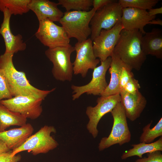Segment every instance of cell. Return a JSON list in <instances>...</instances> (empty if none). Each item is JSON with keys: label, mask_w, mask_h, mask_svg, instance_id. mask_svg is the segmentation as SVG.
Masks as SVG:
<instances>
[{"label": "cell", "mask_w": 162, "mask_h": 162, "mask_svg": "<svg viewBox=\"0 0 162 162\" xmlns=\"http://www.w3.org/2000/svg\"><path fill=\"white\" fill-rule=\"evenodd\" d=\"M148 24L158 25L162 26V20L160 19L157 20L153 19L150 21Z\"/></svg>", "instance_id": "35"}, {"label": "cell", "mask_w": 162, "mask_h": 162, "mask_svg": "<svg viewBox=\"0 0 162 162\" xmlns=\"http://www.w3.org/2000/svg\"><path fill=\"white\" fill-rule=\"evenodd\" d=\"M112 61L109 72L111 75L109 83L100 96H106L119 94V81L123 62L118 57L112 54Z\"/></svg>", "instance_id": "20"}, {"label": "cell", "mask_w": 162, "mask_h": 162, "mask_svg": "<svg viewBox=\"0 0 162 162\" xmlns=\"http://www.w3.org/2000/svg\"><path fill=\"white\" fill-rule=\"evenodd\" d=\"M147 154V157L140 158L135 162H162V154L160 151H157Z\"/></svg>", "instance_id": "29"}, {"label": "cell", "mask_w": 162, "mask_h": 162, "mask_svg": "<svg viewBox=\"0 0 162 162\" xmlns=\"http://www.w3.org/2000/svg\"><path fill=\"white\" fill-rule=\"evenodd\" d=\"M148 14L151 16H156L158 14H162V7L156 8H152L148 11Z\"/></svg>", "instance_id": "33"}, {"label": "cell", "mask_w": 162, "mask_h": 162, "mask_svg": "<svg viewBox=\"0 0 162 162\" xmlns=\"http://www.w3.org/2000/svg\"><path fill=\"white\" fill-rule=\"evenodd\" d=\"M140 88L138 81L133 77L127 83L122 91L129 94H134L139 91Z\"/></svg>", "instance_id": "30"}, {"label": "cell", "mask_w": 162, "mask_h": 162, "mask_svg": "<svg viewBox=\"0 0 162 162\" xmlns=\"http://www.w3.org/2000/svg\"><path fill=\"white\" fill-rule=\"evenodd\" d=\"M74 51V46L70 44L67 46L48 48L45 51L46 57L53 64L52 73L56 80L62 82L72 80L73 65L70 56Z\"/></svg>", "instance_id": "6"}, {"label": "cell", "mask_w": 162, "mask_h": 162, "mask_svg": "<svg viewBox=\"0 0 162 162\" xmlns=\"http://www.w3.org/2000/svg\"><path fill=\"white\" fill-rule=\"evenodd\" d=\"M31 0H0V10H7L12 15H22L29 10V4Z\"/></svg>", "instance_id": "23"}, {"label": "cell", "mask_w": 162, "mask_h": 162, "mask_svg": "<svg viewBox=\"0 0 162 162\" xmlns=\"http://www.w3.org/2000/svg\"><path fill=\"white\" fill-rule=\"evenodd\" d=\"M110 112L113 119L112 127L108 136L103 137L100 140L98 147L100 151L115 144H118L121 146L128 143L131 140V134L128 126L127 117L120 102Z\"/></svg>", "instance_id": "4"}, {"label": "cell", "mask_w": 162, "mask_h": 162, "mask_svg": "<svg viewBox=\"0 0 162 162\" xmlns=\"http://www.w3.org/2000/svg\"><path fill=\"white\" fill-rule=\"evenodd\" d=\"M56 132L54 127L44 125L35 134L32 135L20 146L12 150V156L26 151L36 155L40 154H46L55 149L59 144L51 134Z\"/></svg>", "instance_id": "5"}, {"label": "cell", "mask_w": 162, "mask_h": 162, "mask_svg": "<svg viewBox=\"0 0 162 162\" xmlns=\"http://www.w3.org/2000/svg\"><path fill=\"white\" fill-rule=\"evenodd\" d=\"M44 99L33 95H21L2 100L0 103L9 110L18 113L27 119L34 120L42 112L41 104Z\"/></svg>", "instance_id": "8"}, {"label": "cell", "mask_w": 162, "mask_h": 162, "mask_svg": "<svg viewBox=\"0 0 162 162\" xmlns=\"http://www.w3.org/2000/svg\"><path fill=\"white\" fill-rule=\"evenodd\" d=\"M111 61V57H108L104 61H101L100 65L93 69L92 79L88 84L81 86L71 85V88L74 94L72 96L73 100L78 98L85 93L87 94L100 95L108 85L106 75Z\"/></svg>", "instance_id": "9"}, {"label": "cell", "mask_w": 162, "mask_h": 162, "mask_svg": "<svg viewBox=\"0 0 162 162\" xmlns=\"http://www.w3.org/2000/svg\"><path fill=\"white\" fill-rule=\"evenodd\" d=\"M34 128L29 123L16 128L0 132V139L11 150L22 145L33 133Z\"/></svg>", "instance_id": "18"}, {"label": "cell", "mask_w": 162, "mask_h": 162, "mask_svg": "<svg viewBox=\"0 0 162 162\" xmlns=\"http://www.w3.org/2000/svg\"><path fill=\"white\" fill-rule=\"evenodd\" d=\"M124 29L121 21L110 30L102 29L92 41L93 49L95 57L100 61L112 56L114 48Z\"/></svg>", "instance_id": "12"}, {"label": "cell", "mask_w": 162, "mask_h": 162, "mask_svg": "<svg viewBox=\"0 0 162 162\" xmlns=\"http://www.w3.org/2000/svg\"><path fill=\"white\" fill-rule=\"evenodd\" d=\"M57 3L48 0H31L28 7L36 15L38 21L45 19L58 22L64 13L58 7Z\"/></svg>", "instance_id": "17"}, {"label": "cell", "mask_w": 162, "mask_h": 162, "mask_svg": "<svg viewBox=\"0 0 162 162\" xmlns=\"http://www.w3.org/2000/svg\"><path fill=\"white\" fill-rule=\"evenodd\" d=\"M113 0H93L92 6L96 10L103 7Z\"/></svg>", "instance_id": "32"}, {"label": "cell", "mask_w": 162, "mask_h": 162, "mask_svg": "<svg viewBox=\"0 0 162 162\" xmlns=\"http://www.w3.org/2000/svg\"><path fill=\"white\" fill-rule=\"evenodd\" d=\"M13 97L4 73L0 69V102L2 100Z\"/></svg>", "instance_id": "28"}, {"label": "cell", "mask_w": 162, "mask_h": 162, "mask_svg": "<svg viewBox=\"0 0 162 162\" xmlns=\"http://www.w3.org/2000/svg\"><path fill=\"white\" fill-rule=\"evenodd\" d=\"M13 53H4L0 56V69L2 70L13 97L33 95L45 99L56 88L51 90L39 89L30 84L25 73L17 70L13 62Z\"/></svg>", "instance_id": "2"}, {"label": "cell", "mask_w": 162, "mask_h": 162, "mask_svg": "<svg viewBox=\"0 0 162 162\" xmlns=\"http://www.w3.org/2000/svg\"><path fill=\"white\" fill-rule=\"evenodd\" d=\"M142 35L141 45L144 53L146 56L151 55L162 59V31L154 28Z\"/></svg>", "instance_id": "19"}, {"label": "cell", "mask_w": 162, "mask_h": 162, "mask_svg": "<svg viewBox=\"0 0 162 162\" xmlns=\"http://www.w3.org/2000/svg\"><path fill=\"white\" fill-rule=\"evenodd\" d=\"M143 34L138 30L123 29L112 54L131 70H139L146 58L141 47Z\"/></svg>", "instance_id": "1"}, {"label": "cell", "mask_w": 162, "mask_h": 162, "mask_svg": "<svg viewBox=\"0 0 162 162\" xmlns=\"http://www.w3.org/2000/svg\"><path fill=\"white\" fill-rule=\"evenodd\" d=\"M122 8L118 1L112 2L96 10L90 23L93 41L102 29L110 30L121 21Z\"/></svg>", "instance_id": "7"}, {"label": "cell", "mask_w": 162, "mask_h": 162, "mask_svg": "<svg viewBox=\"0 0 162 162\" xmlns=\"http://www.w3.org/2000/svg\"><path fill=\"white\" fill-rule=\"evenodd\" d=\"M39 22V27L35 35L44 45L53 48L70 45V39L62 26L48 19Z\"/></svg>", "instance_id": "10"}, {"label": "cell", "mask_w": 162, "mask_h": 162, "mask_svg": "<svg viewBox=\"0 0 162 162\" xmlns=\"http://www.w3.org/2000/svg\"><path fill=\"white\" fill-rule=\"evenodd\" d=\"M96 11L93 8L87 11H66L59 22L70 39L74 38L78 42H82L91 35L90 23Z\"/></svg>", "instance_id": "3"}, {"label": "cell", "mask_w": 162, "mask_h": 162, "mask_svg": "<svg viewBox=\"0 0 162 162\" xmlns=\"http://www.w3.org/2000/svg\"><path fill=\"white\" fill-rule=\"evenodd\" d=\"M132 70L129 67L123 63L119 81L120 92L123 89L125 85L130 80L134 77V75Z\"/></svg>", "instance_id": "27"}, {"label": "cell", "mask_w": 162, "mask_h": 162, "mask_svg": "<svg viewBox=\"0 0 162 162\" xmlns=\"http://www.w3.org/2000/svg\"><path fill=\"white\" fill-rule=\"evenodd\" d=\"M155 17L149 16L146 10L128 7L122 8L121 22L124 29H137L144 34V27Z\"/></svg>", "instance_id": "14"}, {"label": "cell", "mask_w": 162, "mask_h": 162, "mask_svg": "<svg viewBox=\"0 0 162 162\" xmlns=\"http://www.w3.org/2000/svg\"><path fill=\"white\" fill-rule=\"evenodd\" d=\"M119 94L120 102L127 118L131 121H134L140 117L145 108L147 100L139 91L131 94L122 91Z\"/></svg>", "instance_id": "16"}, {"label": "cell", "mask_w": 162, "mask_h": 162, "mask_svg": "<svg viewBox=\"0 0 162 162\" xmlns=\"http://www.w3.org/2000/svg\"><path fill=\"white\" fill-rule=\"evenodd\" d=\"M93 0H58V4L64 8L66 11L74 10L87 11L92 6Z\"/></svg>", "instance_id": "25"}, {"label": "cell", "mask_w": 162, "mask_h": 162, "mask_svg": "<svg viewBox=\"0 0 162 162\" xmlns=\"http://www.w3.org/2000/svg\"><path fill=\"white\" fill-rule=\"evenodd\" d=\"M10 150L5 143L0 139V154Z\"/></svg>", "instance_id": "34"}, {"label": "cell", "mask_w": 162, "mask_h": 162, "mask_svg": "<svg viewBox=\"0 0 162 162\" xmlns=\"http://www.w3.org/2000/svg\"><path fill=\"white\" fill-rule=\"evenodd\" d=\"M122 8L131 7L146 10L153 8L159 2L158 0H119Z\"/></svg>", "instance_id": "26"}, {"label": "cell", "mask_w": 162, "mask_h": 162, "mask_svg": "<svg viewBox=\"0 0 162 162\" xmlns=\"http://www.w3.org/2000/svg\"><path fill=\"white\" fill-rule=\"evenodd\" d=\"M152 121L143 127V132L140 137V142L149 143L152 142L155 139L162 136V118L157 124L151 128Z\"/></svg>", "instance_id": "24"}, {"label": "cell", "mask_w": 162, "mask_h": 162, "mask_svg": "<svg viewBox=\"0 0 162 162\" xmlns=\"http://www.w3.org/2000/svg\"><path fill=\"white\" fill-rule=\"evenodd\" d=\"M12 150L0 154V162H18L21 158L20 155L12 156Z\"/></svg>", "instance_id": "31"}, {"label": "cell", "mask_w": 162, "mask_h": 162, "mask_svg": "<svg viewBox=\"0 0 162 162\" xmlns=\"http://www.w3.org/2000/svg\"><path fill=\"white\" fill-rule=\"evenodd\" d=\"M76 57L73 63L74 74H80L85 77L89 69L93 70L100 60L95 57L93 49L92 41L90 38L82 42H77L74 46Z\"/></svg>", "instance_id": "13"}, {"label": "cell", "mask_w": 162, "mask_h": 162, "mask_svg": "<svg viewBox=\"0 0 162 162\" xmlns=\"http://www.w3.org/2000/svg\"><path fill=\"white\" fill-rule=\"evenodd\" d=\"M133 148L125 151L121 156L122 160L128 158L137 156L140 158H142V155L146 153L152 152L154 151H162V136L156 141L149 143L140 142L131 145Z\"/></svg>", "instance_id": "21"}, {"label": "cell", "mask_w": 162, "mask_h": 162, "mask_svg": "<svg viewBox=\"0 0 162 162\" xmlns=\"http://www.w3.org/2000/svg\"><path fill=\"white\" fill-rule=\"evenodd\" d=\"M3 22L0 28V34L3 37L5 46L6 53H16L25 50L26 47V43L22 39L21 35H14L12 33L10 26L11 15L6 10L3 11Z\"/></svg>", "instance_id": "15"}, {"label": "cell", "mask_w": 162, "mask_h": 162, "mask_svg": "<svg viewBox=\"0 0 162 162\" xmlns=\"http://www.w3.org/2000/svg\"><path fill=\"white\" fill-rule=\"evenodd\" d=\"M120 101V94L100 96L97 98L96 106H89L87 107L86 113L89 121L86 125V128L93 138H96L98 135L97 127L101 118L106 113L110 112Z\"/></svg>", "instance_id": "11"}, {"label": "cell", "mask_w": 162, "mask_h": 162, "mask_svg": "<svg viewBox=\"0 0 162 162\" xmlns=\"http://www.w3.org/2000/svg\"><path fill=\"white\" fill-rule=\"evenodd\" d=\"M27 118L12 111L0 103V132L11 126L21 127L26 124Z\"/></svg>", "instance_id": "22"}]
</instances>
